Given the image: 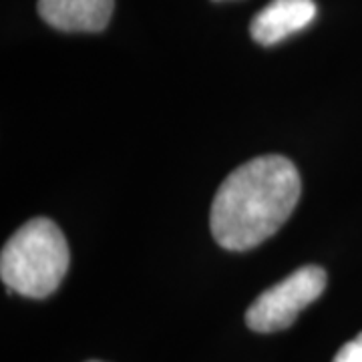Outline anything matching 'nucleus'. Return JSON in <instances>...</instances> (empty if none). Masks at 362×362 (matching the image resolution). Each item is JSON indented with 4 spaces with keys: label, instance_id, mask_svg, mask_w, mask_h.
Instances as JSON below:
<instances>
[{
    "label": "nucleus",
    "instance_id": "nucleus-6",
    "mask_svg": "<svg viewBox=\"0 0 362 362\" xmlns=\"http://www.w3.org/2000/svg\"><path fill=\"white\" fill-rule=\"evenodd\" d=\"M332 362H362V332L338 350Z\"/></svg>",
    "mask_w": 362,
    "mask_h": 362
},
{
    "label": "nucleus",
    "instance_id": "nucleus-2",
    "mask_svg": "<svg viewBox=\"0 0 362 362\" xmlns=\"http://www.w3.org/2000/svg\"><path fill=\"white\" fill-rule=\"evenodd\" d=\"M71 264L65 233L49 218L26 221L0 254L4 286L26 298H47L61 286Z\"/></svg>",
    "mask_w": 362,
    "mask_h": 362
},
{
    "label": "nucleus",
    "instance_id": "nucleus-5",
    "mask_svg": "<svg viewBox=\"0 0 362 362\" xmlns=\"http://www.w3.org/2000/svg\"><path fill=\"white\" fill-rule=\"evenodd\" d=\"M113 6V0H39V14L63 33H99L109 25Z\"/></svg>",
    "mask_w": 362,
    "mask_h": 362
},
{
    "label": "nucleus",
    "instance_id": "nucleus-1",
    "mask_svg": "<svg viewBox=\"0 0 362 362\" xmlns=\"http://www.w3.org/2000/svg\"><path fill=\"white\" fill-rule=\"evenodd\" d=\"M300 192L296 165L282 156L256 157L233 169L211 204L214 240L232 252L259 246L292 216Z\"/></svg>",
    "mask_w": 362,
    "mask_h": 362
},
{
    "label": "nucleus",
    "instance_id": "nucleus-4",
    "mask_svg": "<svg viewBox=\"0 0 362 362\" xmlns=\"http://www.w3.org/2000/svg\"><path fill=\"white\" fill-rule=\"evenodd\" d=\"M316 13L314 0H272L252 18L250 35L259 45L272 47L306 28Z\"/></svg>",
    "mask_w": 362,
    "mask_h": 362
},
{
    "label": "nucleus",
    "instance_id": "nucleus-3",
    "mask_svg": "<svg viewBox=\"0 0 362 362\" xmlns=\"http://www.w3.org/2000/svg\"><path fill=\"white\" fill-rule=\"evenodd\" d=\"M328 276L320 266H304L264 294H259L246 312V324L254 332H278L292 326L298 314L326 288Z\"/></svg>",
    "mask_w": 362,
    "mask_h": 362
},
{
    "label": "nucleus",
    "instance_id": "nucleus-7",
    "mask_svg": "<svg viewBox=\"0 0 362 362\" xmlns=\"http://www.w3.org/2000/svg\"><path fill=\"white\" fill-rule=\"evenodd\" d=\"M89 362H101V361H89Z\"/></svg>",
    "mask_w": 362,
    "mask_h": 362
}]
</instances>
